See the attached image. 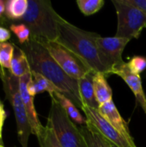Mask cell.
<instances>
[{
    "label": "cell",
    "mask_w": 146,
    "mask_h": 147,
    "mask_svg": "<svg viewBox=\"0 0 146 147\" xmlns=\"http://www.w3.org/2000/svg\"><path fill=\"white\" fill-rule=\"evenodd\" d=\"M5 118H6V113H5V111H4L3 103L0 102V140H1V138H2L3 127V123H4Z\"/></svg>",
    "instance_id": "27"
},
{
    "label": "cell",
    "mask_w": 146,
    "mask_h": 147,
    "mask_svg": "<svg viewBox=\"0 0 146 147\" xmlns=\"http://www.w3.org/2000/svg\"><path fill=\"white\" fill-rule=\"evenodd\" d=\"M86 118V124H89L97 129L108 140L116 147H136L133 140L124 137L113 125H111L97 109L83 106L81 109Z\"/></svg>",
    "instance_id": "9"
},
{
    "label": "cell",
    "mask_w": 146,
    "mask_h": 147,
    "mask_svg": "<svg viewBox=\"0 0 146 147\" xmlns=\"http://www.w3.org/2000/svg\"><path fill=\"white\" fill-rule=\"evenodd\" d=\"M24 52L32 72H36L50 80L61 93L71 99L80 109L83 102L79 94L77 80L68 76L54 60L41 40L30 37L20 47Z\"/></svg>",
    "instance_id": "1"
},
{
    "label": "cell",
    "mask_w": 146,
    "mask_h": 147,
    "mask_svg": "<svg viewBox=\"0 0 146 147\" xmlns=\"http://www.w3.org/2000/svg\"><path fill=\"white\" fill-rule=\"evenodd\" d=\"M9 38H10V32L7 28L0 26V43L6 42Z\"/></svg>",
    "instance_id": "26"
},
{
    "label": "cell",
    "mask_w": 146,
    "mask_h": 147,
    "mask_svg": "<svg viewBox=\"0 0 146 147\" xmlns=\"http://www.w3.org/2000/svg\"><path fill=\"white\" fill-rule=\"evenodd\" d=\"M6 9V2L0 0V16L3 14V12H5Z\"/></svg>",
    "instance_id": "28"
},
{
    "label": "cell",
    "mask_w": 146,
    "mask_h": 147,
    "mask_svg": "<svg viewBox=\"0 0 146 147\" xmlns=\"http://www.w3.org/2000/svg\"><path fill=\"white\" fill-rule=\"evenodd\" d=\"M42 42L54 60L71 78L78 80L93 71L77 55L59 42Z\"/></svg>",
    "instance_id": "7"
},
{
    "label": "cell",
    "mask_w": 146,
    "mask_h": 147,
    "mask_svg": "<svg viewBox=\"0 0 146 147\" xmlns=\"http://www.w3.org/2000/svg\"><path fill=\"white\" fill-rule=\"evenodd\" d=\"M28 10L21 19L30 30V37L51 42L57 41L60 16L48 0H28Z\"/></svg>",
    "instance_id": "3"
},
{
    "label": "cell",
    "mask_w": 146,
    "mask_h": 147,
    "mask_svg": "<svg viewBox=\"0 0 146 147\" xmlns=\"http://www.w3.org/2000/svg\"><path fill=\"white\" fill-rule=\"evenodd\" d=\"M5 74H6V71L4 69L2 68V66L0 65V79L3 80L5 77Z\"/></svg>",
    "instance_id": "29"
},
{
    "label": "cell",
    "mask_w": 146,
    "mask_h": 147,
    "mask_svg": "<svg viewBox=\"0 0 146 147\" xmlns=\"http://www.w3.org/2000/svg\"><path fill=\"white\" fill-rule=\"evenodd\" d=\"M104 0H77V4L84 16H91L98 12L104 5Z\"/></svg>",
    "instance_id": "22"
},
{
    "label": "cell",
    "mask_w": 146,
    "mask_h": 147,
    "mask_svg": "<svg viewBox=\"0 0 146 147\" xmlns=\"http://www.w3.org/2000/svg\"><path fill=\"white\" fill-rule=\"evenodd\" d=\"M59 35L57 42L73 52L91 70L103 73L108 77L107 71L101 61L97 46V39L100 34L81 29L63 17L59 21Z\"/></svg>",
    "instance_id": "2"
},
{
    "label": "cell",
    "mask_w": 146,
    "mask_h": 147,
    "mask_svg": "<svg viewBox=\"0 0 146 147\" xmlns=\"http://www.w3.org/2000/svg\"><path fill=\"white\" fill-rule=\"evenodd\" d=\"M15 47L13 43H0V65L6 71L10 70Z\"/></svg>",
    "instance_id": "21"
},
{
    "label": "cell",
    "mask_w": 146,
    "mask_h": 147,
    "mask_svg": "<svg viewBox=\"0 0 146 147\" xmlns=\"http://www.w3.org/2000/svg\"><path fill=\"white\" fill-rule=\"evenodd\" d=\"M28 0H9L6 1V16L9 19H22L28 10Z\"/></svg>",
    "instance_id": "19"
},
{
    "label": "cell",
    "mask_w": 146,
    "mask_h": 147,
    "mask_svg": "<svg viewBox=\"0 0 146 147\" xmlns=\"http://www.w3.org/2000/svg\"><path fill=\"white\" fill-rule=\"evenodd\" d=\"M2 81L3 83L6 96L10 102L14 110L19 143L22 147H28V139L32 134V130L21 97L19 90V78L12 75L9 71H6L5 77Z\"/></svg>",
    "instance_id": "5"
},
{
    "label": "cell",
    "mask_w": 146,
    "mask_h": 147,
    "mask_svg": "<svg viewBox=\"0 0 146 147\" xmlns=\"http://www.w3.org/2000/svg\"><path fill=\"white\" fill-rule=\"evenodd\" d=\"M51 96L47 123L55 133L62 147H88L79 126L73 122L57 100Z\"/></svg>",
    "instance_id": "4"
},
{
    "label": "cell",
    "mask_w": 146,
    "mask_h": 147,
    "mask_svg": "<svg viewBox=\"0 0 146 147\" xmlns=\"http://www.w3.org/2000/svg\"><path fill=\"white\" fill-rule=\"evenodd\" d=\"M94 90L96 99L100 105L113 100V91L107 81V76L96 72L94 77Z\"/></svg>",
    "instance_id": "16"
},
{
    "label": "cell",
    "mask_w": 146,
    "mask_h": 147,
    "mask_svg": "<svg viewBox=\"0 0 146 147\" xmlns=\"http://www.w3.org/2000/svg\"><path fill=\"white\" fill-rule=\"evenodd\" d=\"M99 113L111 124L113 125L124 137H126L129 140H133L132 138L126 122L121 117L120 112L118 111L115 104L113 100L108 102L104 104L99 106L98 109Z\"/></svg>",
    "instance_id": "12"
},
{
    "label": "cell",
    "mask_w": 146,
    "mask_h": 147,
    "mask_svg": "<svg viewBox=\"0 0 146 147\" xmlns=\"http://www.w3.org/2000/svg\"><path fill=\"white\" fill-rule=\"evenodd\" d=\"M112 74L120 77L126 83L146 115V96L143 90L140 75L133 72L128 67L127 63H125L122 66L115 69Z\"/></svg>",
    "instance_id": "11"
},
{
    "label": "cell",
    "mask_w": 146,
    "mask_h": 147,
    "mask_svg": "<svg viewBox=\"0 0 146 147\" xmlns=\"http://www.w3.org/2000/svg\"><path fill=\"white\" fill-rule=\"evenodd\" d=\"M10 30L16 35L21 45L26 43L30 39V30L29 28L23 23L21 24H11L9 26Z\"/></svg>",
    "instance_id": "23"
},
{
    "label": "cell",
    "mask_w": 146,
    "mask_h": 147,
    "mask_svg": "<svg viewBox=\"0 0 146 147\" xmlns=\"http://www.w3.org/2000/svg\"><path fill=\"white\" fill-rule=\"evenodd\" d=\"M31 78H32L31 72L19 78V90H20L23 105L25 107V109L28 115V118L31 130H32V134L36 136L42 125L40 124L39 121L38 115L35 110V107L34 104V97L28 91V84Z\"/></svg>",
    "instance_id": "10"
},
{
    "label": "cell",
    "mask_w": 146,
    "mask_h": 147,
    "mask_svg": "<svg viewBox=\"0 0 146 147\" xmlns=\"http://www.w3.org/2000/svg\"><path fill=\"white\" fill-rule=\"evenodd\" d=\"M127 65L133 72L140 75V73L146 69V58L142 56H135L129 62H127Z\"/></svg>",
    "instance_id": "24"
},
{
    "label": "cell",
    "mask_w": 146,
    "mask_h": 147,
    "mask_svg": "<svg viewBox=\"0 0 146 147\" xmlns=\"http://www.w3.org/2000/svg\"><path fill=\"white\" fill-rule=\"evenodd\" d=\"M0 144H2V141H1V140H0Z\"/></svg>",
    "instance_id": "31"
},
{
    "label": "cell",
    "mask_w": 146,
    "mask_h": 147,
    "mask_svg": "<svg viewBox=\"0 0 146 147\" xmlns=\"http://www.w3.org/2000/svg\"><path fill=\"white\" fill-rule=\"evenodd\" d=\"M36 137L40 147H62L55 133L48 124L41 126Z\"/></svg>",
    "instance_id": "20"
},
{
    "label": "cell",
    "mask_w": 146,
    "mask_h": 147,
    "mask_svg": "<svg viewBox=\"0 0 146 147\" xmlns=\"http://www.w3.org/2000/svg\"><path fill=\"white\" fill-rule=\"evenodd\" d=\"M125 3L133 5L146 15V0H123Z\"/></svg>",
    "instance_id": "25"
},
{
    "label": "cell",
    "mask_w": 146,
    "mask_h": 147,
    "mask_svg": "<svg viewBox=\"0 0 146 147\" xmlns=\"http://www.w3.org/2000/svg\"><path fill=\"white\" fill-rule=\"evenodd\" d=\"M0 147H4V146H3L2 144H0Z\"/></svg>",
    "instance_id": "30"
},
{
    "label": "cell",
    "mask_w": 146,
    "mask_h": 147,
    "mask_svg": "<svg viewBox=\"0 0 146 147\" xmlns=\"http://www.w3.org/2000/svg\"><path fill=\"white\" fill-rule=\"evenodd\" d=\"M79 129L88 147H116L89 124L79 126Z\"/></svg>",
    "instance_id": "17"
},
{
    "label": "cell",
    "mask_w": 146,
    "mask_h": 147,
    "mask_svg": "<svg viewBox=\"0 0 146 147\" xmlns=\"http://www.w3.org/2000/svg\"><path fill=\"white\" fill-rule=\"evenodd\" d=\"M130 40L120 37H102L97 39V46L100 52L101 61L107 71L108 76L122 66L125 62L122 59L123 51Z\"/></svg>",
    "instance_id": "8"
},
{
    "label": "cell",
    "mask_w": 146,
    "mask_h": 147,
    "mask_svg": "<svg viewBox=\"0 0 146 147\" xmlns=\"http://www.w3.org/2000/svg\"><path fill=\"white\" fill-rule=\"evenodd\" d=\"M49 95L52 96L57 100V102L65 109V113L67 114V115L70 117V119L73 122H75L78 126H85L86 125V123H87L86 118L81 115L79 109L74 104V102L71 99H69L68 97H66L65 95H63L60 92H56V93L49 94Z\"/></svg>",
    "instance_id": "15"
},
{
    "label": "cell",
    "mask_w": 146,
    "mask_h": 147,
    "mask_svg": "<svg viewBox=\"0 0 146 147\" xmlns=\"http://www.w3.org/2000/svg\"><path fill=\"white\" fill-rule=\"evenodd\" d=\"M117 13L118 25L115 36L131 40L139 37L146 27V15L133 5L123 0L112 1Z\"/></svg>",
    "instance_id": "6"
},
{
    "label": "cell",
    "mask_w": 146,
    "mask_h": 147,
    "mask_svg": "<svg viewBox=\"0 0 146 147\" xmlns=\"http://www.w3.org/2000/svg\"><path fill=\"white\" fill-rule=\"evenodd\" d=\"M13 45L15 47V51H14V55L12 58L9 71L11 72L12 75L19 78L28 73H30L31 70L28 59L22 49L20 47L16 46L15 44Z\"/></svg>",
    "instance_id": "18"
},
{
    "label": "cell",
    "mask_w": 146,
    "mask_h": 147,
    "mask_svg": "<svg viewBox=\"0 0 146 147\" xmlns=\"http://www.w3.org/2000/svg\"><path fill=\"white\" fill-rule=\"evenodd\" d=\"M96 72L91 71L83 78L77 80L79 94L83 102V106H87L91 109H99V104L96 99L94 90V77Z\"/></svg>",
    "instance_id": "13"
},
{
    "label": "cell",
    "mask_w": 146,
    "mask_h": 147,
    "mask_svg": "<svg viewBox=\"0 0 146 147\" xmlns=\"http://www.w3.org/2000/svg\"><path fill=\"white\" fill-rule=\"evenodd\" d=\"M32 78L28 84V93L34 97L37 94L41 93V92H48L49 94H53L56 92H60V90L56 87L50 80L43 77L42 75L36 73V72H32Z\"/></svg>",
    "instance_id": "14"
}]
</instances>
